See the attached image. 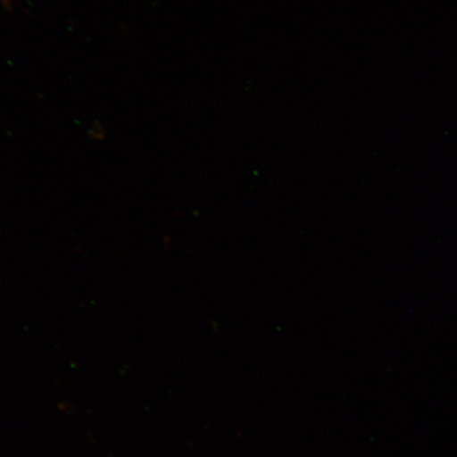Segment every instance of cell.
I'll return each instance as SVG.
<instances>
[{
    "label": "cell",
    "instance_id": "obj_1",
    "mask_svg": "<svg viewBox=\"0 0 457 457\" xmlns=\"http://www.w3.org/2000/svg\"><path fill=\"white\" fill-rule=\"evenodd\" d=\"M4 3H10L11 0H3Z\"/></svg>",
    "mask_w": 457,
    "mask_h": 457
}]
</instances>
